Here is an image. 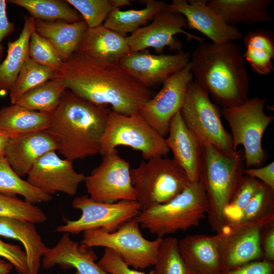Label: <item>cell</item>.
Returning a JSON list of instances; mask_svg holds the SVG:
<instances>
[{
	"label": "cell",
	"instance_id": "cell-15",
	"mask_svg": "<svg viewBox=\"0 0 274 274\" xmlns=\"http://www.w3.org/2000/svg\"><path fill=\"white\" fill-rule=\"evenodd\" d=\"M193 80L190 62L169 77L159 91L145 103L139 112L163 138L167 135L171 119L180 112L188 84Z\"/></svg>",
	"mask_w": 274,
	"mask_h": 274
},
{
	"label": "cell",
	"instance_id": "cell-45",
	"mask_svg": "<svg viewBox=\"0 0 274 274\" xmlns=\"http://www.w3.org/2000/svg\"><path fill=\"white\" fill-rule=\"evenodd\" d=\"M244 174L258 180L274 190V161L262 167L245 168Z\"/></svg>",
	"mask_w": 274,
	"mask_h": 274
},
{
	"label": "cell",
	"instance_id": "cell-48",
	"mask_svg": "<svg viewBox=\"0 0 274 274\" xmlns=\"http://www.w3.org/2000/svg\"><path fill=\"white\" fill-rule=\"evenodd\" d=\"M13 268L11 263L0 258V274H8Z\"/></svg>",
	"mask_w": 274,
	"mask_h": 274
},
{
	"label": "cell",
	"instance_id": "cell-16",
	"mask_svg": "<svg viewBox=\"0 0 274 274\" xmlns=\"http://www.w3.org/2000/svg\"><path fill=\"white\" fill-rule=\"evenodd\" d=\"M189 52L173 54L150 53L147 50L130 52L119 63L128 74L150 88L163 83L184 68L190 61Z\"/></svg>",
	"mask_w": 274,
	"mask_h": 274
},
{
	"label": "cell",
	"instance_id": "cell-20",
	"mask_svg": "<svg viewBox=\"0 0 274 274\" xmlns=\"http://www.w3.org/2000/svg\"><path fill=\"white\" fill-rule=\"evenodd\" d=\"M165 142L173 159L183 168L191 183L200 181L202 146L183 121L180 112L170 120Z\"/></svg>",
	"mask_w": 274,
	"mask_h": 274
},
{
	"label": "cell",
	"instance_id": "cell-38",
	"mask_svg": "<svg viewBox=\"0 0 274 274\" xmlns=\"http://www.w3.org/2000/svg\"><path fill=\"white\" fill-rule=\"evenodd\" d=\"M272 211H274V190L262 183L244 210L236 224L261 219Z\"/></svg>",
	"mask_w": 274,
	"mask_h": 274
},
{
	"label": "cell",
	"instance_id": "cell-31",
	"mask_svg": "<svg viewBox=\"0 0 274 274\" xmlns=\"http://www.w3.org/2000/svg\"><path fill=\"white\" fill-rule=\"evenodd\" d=\"M7 2L25 9L35 19L64 20L68 22L83 20L80 13L66 0H8Z\"/></svg>",
	"mask_w": 274,
	"mask_h": 274
},
{
	"label": "cell",
	"instance_id": "cell-41",
	"mask_svg": "<svg viewBox=\"0 0 274 274\" xmlns=\"http://www.w3.org/2000/svg\"><path fill=\"white\" fill-rule=\"evenodd\" d=\"M98 265L109 274H152L133 269L125 263L114 251L105 248L102 256L97 262Z\"/></svg>",
	"mask_w": 274,
	"mask_h": 274
},
{
	"label": "cell",
	"instance_id": "cell-46",
	"mask_svg": "<svg viewBox=\"0 0 274 274\" xmlns=\"http://www.w3.org/2000/svg\"><path fill=\"white\" fill-rule=\"evenodd\" d=\"M7 4V1L0 0V62L2 59L4 51L3 40L15 30L14 23L8 19Z\"/></svg>",
	"mask_w": 274,
	"mask_h": 274
},
{
	"label": "cell",
	"instance_id": "cell-34",
	"mask_svg": "<svg viewBox=\"0 0 274 274\" xmlns=\"http://www.w3.org/2000/svg\"><path fill=\"white\" fill-rule=\"evenodd\" d=\"M56 71L41 65L28 57L10 90L11 104H15L26 92L54 78Z\"/></svg>",
	"mask_w": 274,
	"mask_h": 274
},
{
	"label": "cell",
	"instance_id": "cell-2",
	"mask_svg": "<svg viewBox=\"0 0 274 274\" xmlns=\"http://www.w3.org/2000/svg\"><path fill=\"white\" fill-rule=\"evenodd\" d=\"M111 111L65 89L46 130L65 158L84 159L99 153Z\"/></svg>",
	"mask_w": 274,
	"mask_h": 274
},
{
	"label": "cell",
	"instance_id": "cell-17",
	"mask_svg": "<svg viewBox=\"0 0 274 274\" xmlns=\"http://www.w3.org/2000/svg\"><path fill=\"white\" fill-rule=\"evenodd\" d=\"M27 176L30 184L49 195L61 192L69 196L77 193L85 177L75 170L73 161L60 158L56 151L40 157Z\"/></svg>",
	"mask_w": 274,
	"mask_h": 274
},
{
	"label": "cell",
	"instance_id": "cell-27",
	"mask_svg": "<svg viewBox=\"0 0 274 274\" xmlns=\"http://www.w3.org/2000/svg\"><path fill=\"white\" fill-rule=\"evenodd\" d=\"M19 37L8 44L7 54L0 62V92L10 91L23 64L29 56L30 38L35 30V19L25 16Z\"/></svg>",
	"mask_w": 274,
	"mask_h": 274
},
{
	"label": "cell",
	"instance_id": "cell-26",
	"mask_svg": "<svg viewBox=\"0 0 274 274\" xmlns=\"http://www.w3.org/2000/svg\"><path fill=\"white\" fill-rule=\"evenodd\" d=\"M271 0H210L207 5L228 25H253L270 21L268 11Z\"/></svg>",
	"mask_w": 274,
	"mask_h": 274
},
{
	"label": "cell",
	"instance_id": "cell-14",
	"mask_svg": "<svg viewBox=\"0 0 274 274\" xmlns=\"http://www.w3.org/2000/svg\"><path fill=\"white\" fill-rule=\"evenodd\" d=\"M187 24L181 14L166 9L157 13L151 23L144 26L126 37L130 52H137L151 48L159 54L167 47L171 51L182 50V42L175 36L183 33L189 40H195L200 43L203 39L186 30Z\"/></svg>",
	"mask_w": 274,
	"mask_h": 274
},
{
	"label": "cell",
	"instance_id": "cell-40",
	"mask_svg": "<svg viewBox=\"0 0 274 274\" xmlns=\"http://www.w3.org/2000/svg\"><path fill=\"white\" fill-rule=\"evenodd\" d=\"M28 54L36 62L56 71L61 68L63 62L51 43L35 30L30 38Z\"/></svg>",
	"mask_w": 274,
	"mask_h": 274
},
{
	"label": "cell",
	"instance_id": "cell-33",
	"mask_svg": "<svg viewBox=\"0 0 274 274\" xmlns=\"http://www.w3.org/2000/svg\"><path fill=\"white\" fill-rule=\"evenodd\" d=\"M0 192L23 196L25 200L35 204L51 200L52 196L27 181L23 180L12 169L4 156H0Z\"/></svg>",
	"mask_w": 274,
	"mask_h": 274
},
{
	"label": "cell",
	"instance_id": "cell-36",
	"mask_svg": "<svg viewBox=\"0 0 274 274\" xmlns=\"http://www.w3.org/2000/svg\"><path fill=\"white\" fill-rule=\"evenodd\" d=\"M262 184L253 177L247 175L243 177L225 210V227L238 222L244 210Z\"/></svg>",
	"mask_w": 274,
	"mask_h": 274
},
{
	"label": "cell",
	"instance_id": "cell-30",
	"mask_svg": "<svg viewBox=\"0 0 274 274\" xmlns=\"http://www.w3.org/2000/svg\"><path fill=\"white\" fill-rule=\"evenodd\" d=\"M245 52L243 57L255 73L267 75L274 69V39L272 32L258 29L248 32L244 37Z\"/></svg>",
	"mask_w": 274,
	"mask_h": 274
},
{
	"label": "cell",
	"instance_id": "cell-49",
	"mask_svg": "<svg viewBox=\"0 0 274 274\" xmlns=\"http://www.w3.org/2000/svg\"><path fill=\"white\" fill-rule=\"evenodd\" d=\"M113 9H119L126 6L131 5L132 1L131 0H110Z\"/></svg>",
	"mask_w": 274,
	"mask_h": 274
},
{
	"label": "cell",
	"instance_id": "cell-47",
	"mask_svg": "<svg viewBox=\"0 0 274 274\" xmlns=\"http://www.w3.org/2000/svg\"><path fill=\"white\" fill-rule=\"evenodd\" d=\"M10 138L8 134L0 131V156H4L5 150Z\"/></svg>",
	"mask_w": 274,
	"mask_h": 274
},
{
	"label": "cell",
	"instance_id": "cell-24",
	"mask_svg": "<svg viewBox=\"0 0 274 274\" xmlns=\"http://www.w3.org/2000/svg\"><path fill=\"white\" fill-rule=\"evenodd\" d=\"M88 28L84 20L68 22L64 20L35 19V30L51 43L63 62L77 51Z\"/></svg>",
	"mask_w": 274,
	"mask_h": 274
},
{
	"label": "cell",
	"instance_id": "cell-28",
	"mask_svg": "<svg viewBox=\"0 0 274 274\" xmlns=\"http://www.w3.org/2000/svg\"><path fill=\"white\" fill-rule=\"evenodd\" d=\"M51 120V114L29 110L17 104L0 108V131L11 138L46 130Z\"/></svg>",
	"mask_w": 274,
	"mask_h": 274
},
{
	"label": "cell",
	"instance_id": "cell-4",
	"mask_svg": "<svg viewBox=\"0 0 274 274\" xmlns=\"http://www.w3.org/2000/svg\"><path fill=\"white\" fill-rule=\"evenodd\" d=\"M202 146L200 181L209 203V224L218 233L225 226V210L244 177L245 153L243 149L225 152L209 144Z\"/></svg>",
	"mask_w": 274,
	"mask_h": 274
},
{
	"label": "cell",
	"instance_id": "cell-10",
	"mask_svg": "<svg viewBox=\"0 0 274 274\" xmlns=\"http://www.w3.org/2000/svg\"><path fill=\"white\" fill-rule=\"evenodd\" d=\"M180 113L202 146L209 144L223 151H234L231 134L221 122L219 108L211 101L209 92L193 80L188 85Z\"/></svg>",
	"mask_w": 274,
	"mask_h": 274
},
{
	"label": "cell",
	"instance_id": "cell-42",
	"mask_svg": "<svg viewBox=\"0 0 274 274\" xmlns=\"http://www.w3.org/2000/svg\"><path fill=\"white\" fill-rule=\"evenodd\" d=\"M0 256L11 263L19 274H28L25 253L19 246L0 239Z\"/></svg>",
	"mask_w": 274,
	"mask_h": 274
},
{
	"label": "cell",
	"instance_id": "cell-23",
	"mask_svg": "<svg viewBox=\"0 0 274 274\" xmlns=\"http://www.w3.org/2000/svg\"><path fill=\"white\" fill-rule=\"evenodd\" d=\"M126 37L106 27L103 24L88 28L76 52L104 62L119 64L130 52Z\"/></svg>",
	"mask_w": 274,
	"mask_h": 274
},
{
	"label": "cell",
	"instance_id": "cell-5",
	"mask_svg": "<svg viewBox=\"0 0 274 274\" xmlns=\"http://www.w3.org/2000/svg\"><path fill=\"white\" fill-rule=\"evenodd\" d=\"M209 209L206 189L199 181L191 183L168 201L140 211L135 218L141 228L163 238L179 230L198 226Z\"/></svg>",
	"mask_w": 274,
	"mask_h": 274
},
{
	"label": "cell",
	"instance_id": "cell-18",
	"mask_svg": "<svg viewBox=\"0 0 274 274\" xmlns=\"http://www.w3.org/2000/svg\"><path fill=\"white\" fill-rule=\"evenodd\" d=\"M207 0H173L168 9L181 14L186 19L187 28L195 29L212 42L222 44L235 42L243 37L234 25L227 24L221 16L208 5Z\"/></svg>",
	"mask_w": 274,
	"mask_h": 274
},
{
	"label": "cell",
	"instance_id": "cell-35",
	"mask_svg": "<svg viewBox=\"0 0 274 274\" xmlns=\"http://www.w3.org/2000/svg\"><path fill=\"white\" fill-rule=\"evenodd\" d=\"M0 217H6L33 223H42L47 220L42 209L15 195L0 192Z\"/></svg>",
	"mask_w": 274,
	"mask_h": 274
},
{
	"label": "cell",
	"instance_id": "cell-22",
	"mask_svg": "<svg viewBox=\"0 0 274 274\" xmlns=\"http://www.w3.org/2000/svg\"><path fill=\"white\" fill-rule=\"evenodd\" d=\"M56 145L46 130L18 135L10 139L4 156L20 177L27 175L36 161Z\"/></svg>",
	"mask_w": 274,
	"mask_h": 274
},
{
	"label": "cell",
	"instance_id": "cell-13",
	"mask_svg": "<svg viewBox=\"0 0 274 274\" xmlns=\"http://www.w3.org/2000/svg\"><path fill=\"white\" fill-rule=\"evenodd\" d=\"M272 222L274 211L261 219L227 226L221 231L220 250L222 273L262 259L261 231L265 225Z\"/></svg>",
	"mask_w": 274,
	"mask_h": 274
},
{
	"label": "cell",
	"instance_id": "cell-7",
	"mask_svg": "<svg viewBox=\"0 0 274 274\" xmlns=\"http://www.w3.org/2000/svg\"><path fill=\"white\" fill-rule=\"evenodd\" d=\"M266 100L255 96L239 105L223 108L221 111L231 129L233 150L239 145L244 147L246 168L260 167L267 158L262 139L274 117L264 113Z\"/></svg>",
	"mask_w": 274,
	"mask_h": 274
},
{
	"label": "cell",
	"instance_id": "cell-3",
	"mask_svg": "<svg viewBox=\"0 0 274 274\" xmlns=\"http://www.w3.org/2000/svg\"><path fill=\"white\" fill-rule=\"evenodd\" d=\"M193 81L223 108L248 98L249 77L241 47L235 42L200 43L190 56Z\"/></svg>",
	"mask_w": 274,
	"mask_h": 274
},
{
	"label": "cell",
	"instance_id": "cell-37",
	"mask_svg": "<svg viewBox=\"0 0 274 274\" xmlns=\"http://www.w3.org/2000/svg\"><path fill=\"white\" fill-rule=\"evenodd\" d=\"M178 240L173 236L162 239L152 274H189L178 250Z\"/></svg>",
	"mask_w": 274,
	"mask_h": 274
},
{
	"label": "cell",
	"instance_id": "cell-29",
	"mask_svg": "<svg viewBox=\"0 0 274 274\" xmlns=\"http://www.w3.org/2000/svg\"><path fill=\"white\" fill-rule=\"evenodd\" d=\"M145 7L139 10L122 11L113 9L103 24L106 27L126 37L145 26L160 11L166 9L168 4L163 1L144 0Z\"/></svg>",
	"mask_w": 274,
	"mask_h": 274
},
{
	"label": "cell",
	"instance_id": "cell-21",
	"mask_svg": "<svg viewBox=\"0 0 274 274\" xmlns=\"http://www.w3.org/2000/svg\"><path fill=\"white\" fill-rule=\"evenodd\" d=\"M97 258L92 248L74 241L68 233H63L57 244L43 255L42 265L45 269L56 265L63 269L74 268L73 274H109L95 262Z\"/></svg>",
	"mask_w": 274,
	"mask_h": 274
},
{
	"label": "cell",
	"instance_id": "cell-9",
	"mask_svg": "<svg viewBox=\"0 0 274 274\" xmlns=\"http://www.w3.org/2000/svg\"><path fill=\"white\" fill-rule=\"evenodd\" d=\"M120 146L140 151L146 160L165 156L170 151L165 138L155 130L139 112L125 115L111 110L101 139L99 154L105 156Z\"/></svg>",
	"mask_w": 274,
	"mask_h": 274
},
{
	"label": "cell",
	"instance_id": "cell-6",
	"mask_svg": "<svg viewBox=\"0 0 274 274\" xmlns=\"http://www.w3.org/2000/svg\"><path fill=\"white\" fill-rule=\"evenodd\" d=\"M130 175L141 211L168 201L191 183L179 164L165 156L142 160Z\"/></svg>",
	"mask_w": 274,
	"mask_h": 274
},
{
	"label": "cell",
	"instance_id": "cell-11",
	"mask_svg": "<svg viewBox=\"0 0 274 274\" xmlns=\"http://www.w3.org/2000/svg\"><path fill=\"white\" fill-rule=\"evenodd\" d=\"M72 207L81 211L80 217L75 220L66 219L65 224L57 227L56 232L78 234L86 230L101 228L111 232L135 218L141 211L136 200L104 203L96 201L87 195L74 198Z\"/></svg>",
	"mask_w": 274,
	"mask_h": 274
},
{
	"label": "cell",
	"instance_id": "cell-12",
	"mask_svg": "<svg viewBox=\"0 0 274 274\" xmlns=\"http://www.w3.org/2000/svg\"><path fill=\"white\" fill-rule=\"evenodd\" d=\"M130 164L117 149L102 156L101 162L84 182L89 197L100 202L136 200L131 182Z\"/></svg>",
	"mask_w": 274,
	"mask_h": 274
},
{
	"label": "cell",
	"instance_id": "cell-32",
	"mask_svg": "<svg viewBox=\"0 0 274 274\" xmlns=\"http://www.w3.org/2000/svg\"><path fill=\"white\" fill-rule=\"evenodd\" d=\"M66 89L62 82L53 78L29 90L15 104L33 111L51 114Z\"/></svg>",
	"mask_w": 274,
	"mask_h": 274
},
{
	"label": "cell",
	"instance_id": "cell-25",
	"mask_svg": "<svg viewBox=\"0 0 274 274\" xmlns=\"http://www.w3.org/2000/svg\"><path fill=\"white\" fill-rule=\"evenodd\" d=\"M0 235L20 242L25 249L28 274H39L41 257L49 248L43 242L35 224L15 218L0 217Z\"/></svg>",
	"mask_w": 274,
	"mask_h": 274
},
{
	"label": "cell",
	"instance_id": "cell-8",
	"mask_svg": "<svg viewBox=\"0 0 274 274\" xmlns=\"http://www.w3.org/2000/svg\"><path fill=\"white\" fill-rule=\"evenodd\" d=\"M135 218L109 232L101 228L83 232L80 243L88 247H101L116 252L129 266L144 269L154 265L163 238L154 240L145 238Z\"/></svg>",
	"mask_w": 274,
	"mask_h": 274
},
{
	"label": "cell",
	"instance_id": "cell-43",
	"mask_svg": "<svg viewBox=\"0 0 274 274\" xmlns=\"http://www.w3.org/2000/svg\"><path fill=\"white\" fill-rule=\"evenodd\" d=\"M221 274H274V262L254 261Z\"/></svg>",
	"mask_w": 274,
	"mask_h": 274
},
{
	"label": "cell",
	"instance_id": "cell-19",
	"mask_svg": "<svg viewBox=\"0 0 274 274\" xmlns=\"http://www.w3.org/2000/svg\"><path fill=\"white\" fill-rule=\"evenodd\" d=\"M222 231L213 235H188L178 240L179 253L189 274H221Z\"/></svg>",
	"mask_w": 274,
	"mask_h": 274
},
{
	"label": "cell",
	"instance_id": "cell-1",
	"mask_svg": "<svg viewBox=\"0 0 274 274\" xmlns=\"http://www.w3.org/2000/svg\"><path fill=\"white\" fill-rule=\"evenodd\" d=\"M54 78L79 96L125 115L139 112L153 96L150 88L119 64L104 62L78 52L63 62Z\"/></svg>",
	"mask_w": 274,
	"mask_h": 274
},
{
	"label": "cell",
	"instance_id": "cell-39",
	"mask_svg": "<svg viewBox=\"0 0 274 274\" xmlns=\"http://www.w3.org/2000/svg\"><path fill=\"white\" fill-rule=\"evenodd\" d=\"M77 10L88 28L102 25L113 9L110 0H66Z\"/></svg>",
	"mask_w": 274,
	"mask_h": 274
},
{
	"label": "cell",
	"instance_id": "cell-44",
	"mask_svg": "<svg viewBox=\"0 0 274 274\" xmlns=\"http://www.w3.org/2000/svg\"><path fill=\"white\" fill-rule=\"evenodd\" d=\"M260 243L262 259L274 262V222L265 225L262 228Z\"/></svg>",
	"mask_w": 274,
	"mask_h": 274
}]
</instances>
